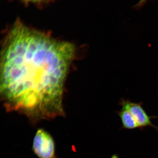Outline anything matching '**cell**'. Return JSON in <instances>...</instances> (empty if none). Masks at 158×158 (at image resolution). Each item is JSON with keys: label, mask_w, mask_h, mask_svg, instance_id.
I'll return each instance as SVG.
<instances>
[{"label": "cell", "mask_w": 158, "mask_h": 158, "mask_svg": "<svg viewBox=\"0 0 158 158\" xmlns=\"http://www.w3.org/2000/svg\"><path fill=\"white\" fill-rule=\"evenodd\" d=\"M32 150L39 158H56L54 140L44 129H39L35 133Z\"/></svg>", "instance_id": "obj_2"}, {"label": "cell", "mask_w": 158, "mask_h": 158, "mask_svg": "<svg viewBox=\"0 0 158 158\" xmlns=\"http://www.w3.org/2000/svg\"><path fill=\"white\" fill-rule=\"evenodd\" d=\"M75 54L72 43L15 23L1 52L0 89L6 108L31 118L62 115L64 83Z\"/></svg>", "instance_id": "obj_1"}, {"label": "cell", "mask_w": 158, "mask_h": 158, "mask_svg": "<svg viewBox=\"0 0 158 158\" xmlns=\"http://www.w3.org/2000/svg\"><path fill=\"white\" fill-rule=\"evenodd\" d=\"M117 114L121 120L122 127L124 129L133 130L139 128L135 118L128 110L122 108Z\"/></svg>", "instance_id": "obj_4"}, {"label": "cell", "mask_w": 158, "mask_h": 158, "mask_svg": "<svg viewBox=\"0 0 158 158\" xmlns=\"http://www.w3.org/2000/svg\"><path fill=\"white\" fill-rule=\"evenodd\" d=\"M148 0H141V1H140L139 2V3H138L137 6H141L143 5Z\"/></svg>", "instance_id": "obj_5"}, {"label": "cell", "mask_w": 158, "mask_h": 158, "mask_svg": "<svg viewBox=\"0 0 158 158\" xmlns=\"http://www.w3.org/2000/svg\"><path fill=\"white\" fill-rule=\"evenodd\" d=\"M122 108L129 111L137 122L139 128L151 126L158 129V128L152 123L151 117L148 115L143 107L141 102L136 103L130 101L129 100L122 99L120 102Z\"/></svg>", "instance_id": "obj_3"}, {"label": "cell", "mask_w": 158, "mask_h": 158, "mask_svg": "<svg viewBox=\"0 0 158 158\" xmlns=\"http://www.w3.org/2000/svg\"><path fill=\"white\" fill-rule=\"evenodd\" d=\"M23 1L31 2H37L41 1V0H23Z\"/></svg>", "instance_id": "obj_6"}]
</instances>
